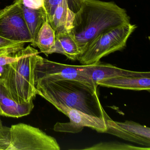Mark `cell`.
Wrapping results in <instances>:
<instances>
[{
    "instance_id": "obj_19",
    "label": "cell",
    "mask_w": 150,
    "mask_h": 150,
    "mask_svg": "<svg viewBox=\"0 0 150 150\" xmlns=\"http://www.w3.org/2000/svg\"><path fill=\"white\" fill-rule=\"evenodd\" d=\"M26 43L7 40L0 37V56L14 54L24 48Z\"/></svg>"
},
{
    "instance_id": "obj_11",
    "label": "cell",
    "mask_w": 150,
    "mask_h": 150,
    "mask_svg": "<svg viewBox=\"0 0 150 150\" xmlns=\"http://www.w3.org/2000/svg\"><path fill=\"white\" fill-rule=\"evenodd\" d=\"M97 86L127 90H150V74L146 75H128L103 80L96 82Z\"/></svg>"
},
{
    "instance_id": "obj_13",
    "label": "cell",
    "mask_w": 150,
    "mask_h": 150,
    "mask_svg": "<svg viewBox=\"0 0 150 150\" xmlns=\"http://www.w3.org/2000/svg\"><path fill=\"white\" fill-rule=\"evenodd\" d=\"M53 53L63 54L75 61L79 59L81 51L73 37L69 32H66L55 35V45L50 54Z\"/></svg>"
},
{
    "instance_id": "obj_21",
    "label": "cell",
    "mask_w": 150,
    "mask_h": 150,
    "mask_svg": "<svg viewBox=\"0 0 150 150\" xmlns=\"http://www.w3.org/2000/svg\"><path fill=\"white\" fill-rule=\"evenodd\" d=\"M62 0H44V7L47 14L48 22L51 21L52 16Z\"/></svg>"
},
{
    "instance_id": "obj_9",
    "label": "cell",
    "mask_w": 150,
    "mask_h": 150,
    "mask_svg": "<svg viewBox=\"0 0 150 150\" xmlns=\"http://www.w3.org/2000/svg\"><path fill=\"white\" fill-rule=\"evenodd\" d=\"M34 108L33 102L21 104L16 101L0 77V116L19 118L29 115Z\"/></svg>"
},
{
    "instance_id": "obj_10",
    "label": "cell",
    "mask_w": 150,
    "mask_h": 150,
    "mask_svg": "<svg viewBox=\"0 0 150 150\" xmlns=\"http://www.w3.org/2000/svg\"><path fill=\"white\" fill-rule=\"evenodd\" d=\"M84 65L86 73L96 85L97 81L103 80L120 76L146 75L150 74V72L134 71L121 69L100 61L92 64Z\"/></svg>"
},
{
    "instance_id": "obj_2",
    "label": "cell",
    "mask_w": 150,
    "mask_h": 150,
    "mask_svg": "<svg viewBox=\"0 0 150 150\" xmlns=\"http://www.w3.org/2000/svg\"><path fill=\"white\" fill-rule=\"evenodd\" d=\"M129 23L126 10L114 2L84 0L75 13L69 33L82 52L86 45L101 33Z\"/></svg>"
},
{
    "instance_id": "obj_20",
    "label": "cell",
    "mask_w": 150,
    "mask_h": 150,
    "mask_svg": "<svg viewBox=\"0 0 150 150\" xmlns=\"http://www.w3.org/2000/svg\"><path fill=\"white\" fill-rule=\"evenodd\" d=\"M9 128L4 126L0 117V150H6L9 143Z\"/></svg>"
},
{
    "instance_id": "obj_12",
    "label": "cell",
    "mask_w": 150,
    "mask_h": 150,
    "mask_svg": "<svg viewBox=\"0 0 150 150\" xmlns=\"http://www.w3.org/2000/svg\"><path fill=\"white\" fill-rule=\"evenodd\" d=\"M75 13L68 6L67 0H62L55 10L50 24L55 35L70 32L72 28Z\"/></svg>"
},
{
    "instance_id": "obj_16",
    "label": "cell",
    "mask_w": 150,
    "mask_h": 150,
    "mask_svg": "<svg viewBox=\"0 0 150 150\" xmlns=\"http://www.w3.org/2000/svg\"><path fill=\"white\" fill-rule=\"evenodd\" d=\"M55 32L48 22L44 23L38 34L35 47H38L41 52L46 56L55 45Z\"/></svg>"
},
{
    "instance_id": "obj_18",
    "label": "cell",
    "mask_w": 150,
    "mask_h": 150,
    "mask_svg": "<svg viewBox=\"0 0 150 150\" xmlns=\"http://www.w3.org/2000/svg\"><path fill=\"white\" fill-rule=\"evenodd\" d=\"M115 122L121 128L130 133L150 140V129L146 125L131 121Z\"/></svg>"
},
{
    "instance_id": "obj_8",
    "label": "cell",
    "mask_w": 150,
    "mask_h": 150,
    "mask_svg": "<svg viewBox=\"0 0 150 150\" xmlns=\"http://www.w3.org/2000/svg\"><path fill=\"white\" fill-rule=\"evenodd\" d=\"M65 115L69 117L70 122L56 123L53 127L55 131L78 133L81 132L85 127L91 128L102 133H105L107 130L106 118L88 115L72 108L69 109Z\"/></svg>"
},
{
    "instance_id": "obj_4",
    "label": "cell",
    "mask_w": 150,
    "mask_h": 150,
    "mask_svg": "<svg viewBox=\"0 0 150 150\" xmlns=\"http://www.w3.org/2000/svg\"><path fill=\"white\" fill-rule=\"evenodd\" d=\"M137 26L125 23L106 30L90 41L81 52L79 60L82 65L97 63L102 58L125 48L127 40Z\"/></svg>"
},
{
    "instance_id": "obj_15",
    "label": "cell",
    "mask_w": 150,
    "mask_h": 150,
    "mask_svg": "<svg viewBox=\"0 0 150 150\" xmlns=\"http://www.w3.org/2000/svg\"><path fill=\"white\" fill-rule=\"evenodd\" d=\"M106 122L107 130L105 133H109L125 140L139 144L145 147H150V140L134 135L121 128L109 117L106 118Z\"/></svg>"
},
{
    "instance_id": "obj_3",
    "label": "cell",
    "mask_w": 150,
    "mask_h": 150,
    "mask_svg": "<svg viewBox=\"0 0 150 150\" xmlns=\"http://www.w3.org/2000/svg\"><path fill=\"white\" fill-rule=\"evenodd\" d=\"M20 59L3 66L0 77L16 101L21 104L33 102L36 96L35 69L38 51L30 45Z\"/></svg>"
},
{
    "instance_id": "obj_17",
    "label": "cell",
    "mask_w": 150,
    "mask_h": 150,
    "mask_svg": "<svg viewBox=\"0 0 150 150\" xmlns=\"http://www.w3.org/2000/svg\"><path fill=\"white\" fill-rule=\"evenodd\" d=\"M88 150H150V147H139L119 142L100 143L91 147L84 148Z\"/></svg>"
},
{
    "instance_id": "obj_5",
    "label": "cell",
    "mask_w": 150,
    "mask_h": 150,
    "mask_svg": "<svg viewBox=\"0 0 150 150\" xmlns=\"http://www.w3.org/2000/svg\"><path fill=\"white\" fill-rule=\"evenodd\" d=\"M60 149L56 139L39 128L22 123L9 128V143L6 150Z\"/></svg>"
},
{
    "instance_id": "obj_7",
    "label": "cell",
    "mask_w": 150,
    "mask_h": 150,
    "mask_svg": "<svg viewBox=\"0 0 150 150\" xmlns=\"http://www.w3.org/2000/svg\"><path fill=\"white\" fill-rule=\"evenodd\" d=\"M35 81L42 78L54 80L78 81L97 88L84 70V65L65 64L50 61L38 55L35 69Z\"/></svg>"
},
{
    "instance_id": "obj_1",
    "label": "cell",
    "mask_w": 150,
    "mask_h": 150,
    "mask_svg": "<svg viewBox=\"0 0 150 150\" xmlns=\"http://www.w3.org/2000/svg\"><path fill=\"white\" fill-rule=\"evenodd\" d=\"M36 88L37 94L64 115L72 108L95 116L109 117L100 101L97 88L78 81L42 78L36 81Z\"/></svg>"
},
{
    "instance_id": "obj_22",
    "label": "cell",
    "mask_w": 150,
    "mask_h": 150,
    "mask_svg": "<svg viewBox=\"0 0 150 150\" xmlns=\"http://www.w3.org/2000/svg\"><path fill=\"white\" fill-rule=\"evenodd\" d=\"M23 4L31 9H38L44 7V0H23Z\"/></svg>"
},
{
    "instance_id": "obj_6",
    "label": "cell",
    "mask_w": 150,
    "mask_h": 150,
    "mask_svg": "<svg viewBox=\"0 0 150 150\" xmlns=\"http://www.w3.org/2000/svg\"><path fill=\"white\" fill-rule=\"evenodd\" d=\"M23 0H16L13 4L0 10V37L25 43L33 40L24 19Z\"/></svg>"
},
{
    "instance_id": "obj_14",
    "label": "cell",
    "mask_w": 150,
    "mask_h": 150,
    "mask_svg": "<svg viewBox=\"0 0 150 150\" xmlns=\"http://www.w3.org/2000/svg\"><path fill=\"white\" fill-rule=\"evenodd\" d=\"M24 19L32 37L31 45L35 47L38 34L44 23L48 22L44 7L38 9H31L22 4Z\"/></svg>"
}]
</instances>
